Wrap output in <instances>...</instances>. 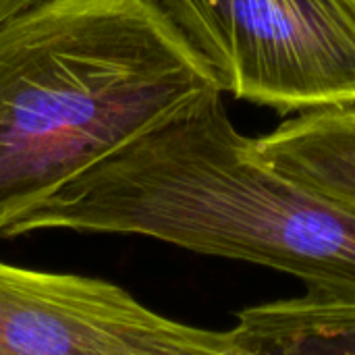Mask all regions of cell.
Returning <instances> with one entry per match:
<instances>
[{"label":"cell","instance_id":"obj_1","mask_svg":"<svg viewBox=\"0 0 355 355\" xmlns=\"http://www.w3.org/2000/svg\"><path fill=\"white\" fill-rule=\"evenodd\" d=\"M144 235L355 293V214L272 171L210 89L79 173L0 237Z\"/></svg>","mask_w":355,"mask_h":355},{"label":"cell","instance_id":"obj_2","mask_svg":"<svg viewBox=\"0 0 355 355\" xmlns=\"http://www.w3.org/2000/svg\"><path fill=\"white\" fill-rule=\"evenodd\" d=\"M216 89L146 0H37L0 21V235Z\"/></svg>","mask_w":355,"mask_h":355},{"label":"cell","instance_id":"obj_3","mask_svg":"<svg viewBox=\"0 0 355 355\" xmlns=\"http://www.w3.org/2000/svg\"><path fill=\"white\" fill-rule=\"evenodd\" d=\"M220 94L279 114L355 108V0H146Z\"/></svg>","mask_w":355,"mask_h":355},{"label":"cell","instance_id":"obj_4","mask_svg":"<svg viewBox=\"0 0 355 355\" xmlns=\"http://www.w3.org/2000/svg\"><path fill=\"white\" fill-rule=\"evenodd\" d=\"M227 337L164 318L102 279L0 262V355H204Z\"/></svg>","mask_w":355,"mask_h":355},{"label":"cell","instance_id":"obj_5","mask_svg":"<svg viewBox=\"0 0 355 355\" xmlns=\"http://www.w3.org/2000/svg\"><path fill=\"white\" fill-rule=\"evenodd\" d=\"M272 171L355 214V108L306 112L256 137Z\"/></svg>","mask_w":355,"mask_h":355},{"label":"cell","instance_id":"obj_6","mask_svg":"<svg viewBox=\"0 0 355 355\" xmlns=\"http://www.w3.org/2000/svg\"><path fill=\"white\" fill-rule=\"evenodd\" d=\"M254 355H355V293L306 295L248 308L231 329Z\"/></svg>","mask_w":355,"mask_h":355},{"label":"cell","instance_id":"obj_7","mask_svg":"<svg viewBox=\"0 0 355 355\" xmlns=\"http://www.w3.org/2000/svg\"><path fill=\"white\" fill-rule=\"evenodd\" d=\"M204 355H254V354H250L245 347H241V345L235 341L233 333L229 331V337H227V341H225L220 347H216L214 352H208V354H204Z\"/></svg>","mask_w":355,"mask_h":355},{"label":"cell","instance_id":"obj_8","mask_svg":"<svg viewBox=\"0 0 355 355\" xmlns=\"http://www.w3.org/2000/svg\"><path fill=\"white\" fill-rule=\"evenodd\" d=\"M31 2H37V0H0V21L21 8H25Z\"/></svg>","mask_w":355,"mask_h":355}]
</instances>
